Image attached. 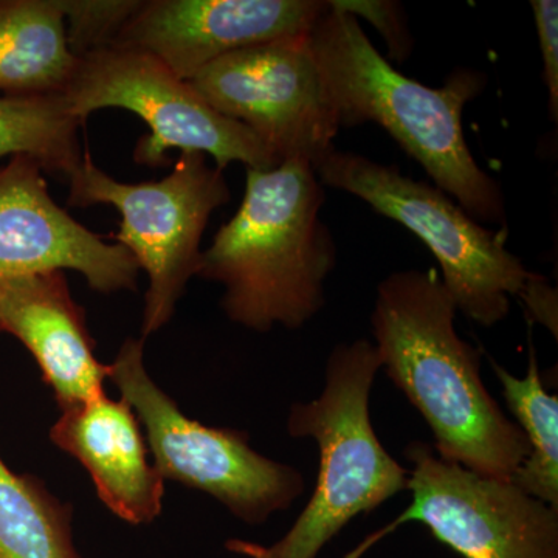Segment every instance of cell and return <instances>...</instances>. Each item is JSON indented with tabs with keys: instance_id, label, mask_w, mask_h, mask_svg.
I'll return each instance as SVG.
<instances>
[{
	"instance_id": "obj_1",
	"label": "cell",
	"mask_w": 558,
	"mask_h": 558,
	"mask_svg": "<svg viewBox=\"0 0 558 558\" xmlns=\"http://www.w3.org/2000/svg\"><path fill=\"white\" fill-rule=\"evenodd\" d=\"M457 312L438 270L396 271L377 286L373 344L381 369L427 422L440 459L510 481L527 439L484 387L480 351L458 336Z\"/></svg>"
},
{
	"instance_id": "obj_2",
	"label": "cell",
	"mask_w": 558,
	"mask_h": 558,
	"mask_svg": "<svg viewBox=\"0 0 558 558\" xmlns=\"http://www.w3.org/2000/svg\"><path fill=\"white\" fill-rule=\"evenodd\" d=\"M307 36L340 128L379 124L473 219L508 229L502 191L473 157L462 128L465 106L486 86L484 73L459 69L440 89L411 80L336 0Z\"/></svg>"
},
{
	"instance_id": "obj_3",
	"label": "cell",
	"mask_w": 558,
	"mask_h": 558,
	"mask_svg": "<svg viewBox=\"0 0 558 558\" xmlns=\"http://www.w3.org/2000/svg\"><path fill=\"white\" fill-rule=\"evenodd\" d=\"M325 189L310 161L245 170L240 208L202 252L197 277L223 288L227 317L255 332L303 328L325 306L336 242L322 220Z\"/></svg>"
},
{
	"instance_id": "obj_4",
	"label": "cell",
	"mask_w": 558,
	"mask_h": 558,
	"mask_svg": "<svg viewBox=\"0 0 558 558\" xmlns=\"http://www.w3.org/2000/svg\"><path fill=\"white\" fill-rule=\"evenodd\" d=\"M380 369L369 340L332 349L322 395L290 407L288 417L292 438L317 444L314 494L284 537L270 546L230 539L231 553L248 558H317L352 520L409 490V470L381 446L371 422V389Z\"/></svg>"
},
{
	"instance_id": "obj_5",
	"label": "cell",
	"mask_w": 558,
	"mask_h": 558,
	"mask_svg": "<svg viewBox=\"0 0 558 558\" xmlns=\"http://www.w3.org/2000/svg\"><path fill=\"white\" fill-rule=\"evenodd\" d=\"M314 171L323 186L359 197L416 234L461 314L484 328L508 317L510 296L519 299L532 274L506 247L508 229H486L435 185L360 154L332 149Z\"/></svg>"
},
{
	"instance_id": "obj_6",
	"label": "cell",
	"mask_w": 558,
	"mask_h": 558,
	"mask_svg": "<svg viewBox=\"0 0 558 558\" xmlns=\"http://www.w3.org/2000/svg\"><path fill=\"white\" fill-rule=\"evenodd\" d=\"M230 199L223 171L209 167L202 153H180L170 174L157 182H120L100 170L89 153L70 174L69 205L119 209L120 231L113 240L148 275L143 340L170 323L186 284L199 274L208 220Z\"/></svg>"
},
{
	"instance_id": "obj_7",
	"label": "cell",
	"mask_w": 558,
	"mask_h": 558,
	"mask_svg": "<svg viewBox=\"0 0 558 558\" xmlns=\"http://www.w3.org/2000/svg\"><path fill=\"white\" fill-rule=\"evenodd\" d=\"M143 351L145 340L124 341L108 365V379L145 428L161 478L204 492L247 524L266 523L304 494L299 470L253 450L247 433L207 427L183 414L150 379Z\"/></svg>"
},
{
	"instance_id": "obj_8",
	"label": "cell",
	"mask_w": 558,
	"mask_h": 558,
	"mask_svg": "<svg viewBox=\"0 0 558 558\" xmlns=\"http://www.w3.org/2000/svg\"><path fill=\"white\" fill-rule=\"evenodd\" d=\"M61 95L83 123L109 108L131 110L145 121L149 134L134 150L145 167H163L171 149L211 156L220 171L233 161L255 170L281 163L248 128L220 116L190 81L142 51L106 47L84 54Z\"/></svg>"
},
{
	"instance_id": "obj_9",
	"label": "cell",
	"mask_w": 558,
	"mask_h": 558,
	"mask_svg": "<svg viewBox=\"0 0 558 558\" xmlns=\"http://www.w3.org/2000/svg\"><path fill=\"white\" fill-rule=\"evenodd\" d=\"M307 35L233 51L190 83L216 112L248 128L279 161L301 159L314 167L336 149L341 128Z\"/></svg>"
},
{
	"instance_id": "obj_10",
	"label": "cell",
	"mask_w": 558,
	"mask_h": 558,
	"mask_svg": "<svg viewBox=\"0 0 558 558\" xmlns=\"http://www.w3.org/2000/svg\"><path fill=\"white\" fill-rule=\"evenodd\" d=\"M410 508L399 523H421L462 558H558V510L510 481L444 461L432 444L405 449Z\"/></svg>"
},
{
	"instance_id": "obj_11",
	"label": "cell",
	"mask_w": 558,
	"mask_h": 558,
	"mask_svg": "<svg viewBox=\"0 0 558 558\" xmlns=\"http://www.w3.org/2000/svg\"><path fill=\"white\" fill-rule=\"evenodd\" d=\"M43 172L28 156L0 167V284L73 270L98 293L135 290L140 267L130 250L73 219L50 196Z\"/></svg>"
},
{
	"instance_id": "obj_12",
	"label": "cell",
	"mask_w": 558,
	"mask_h": 558,
	"mask_svg": "<svg viewBox=\"0 0 558 558\" xmlns=\"http://www.w3.org/2000/svg\"><path fill=\"white\" fill-rule=\"evenodd\" d=\"M326 10L319 0H149L109 47L142 51L190 81L233 51L307 35Z\"/></svg>"
},
{
	"instance_id": "obj_13",
	"label": "cell",
	"mask_w": 558,
	"mask_h": 558,
	"mask_svg": "<svg viewBox=\"0 0 558 558\" xmlns=\"http://www.w3.org/2000/svg\"><path fill=\"white\" fill-rule=\"evenodd\" d=\"M0 332L27 348L60 410L106 392L108 365L95 357L86 315L73 300L64 271L0 284Z\"/></svg>"
},
{
	"instance_id": "obj_14",
	"label": "cell",
	"mask_w": 558,
	"mask_h": 558,
	"mask_svg": "<svg viewBox=\"0 0 558 558\" xmlns=\"http://www.w3.org/2000/svg\"><path fill=\"white\" fill-rule=\"evenodd\" d=\"M50 438L87 470L98 498L113 515L131 524L153 523L160 515L165 480L149 462L130 403L101 392L61 410Z\"/></svg>"
},
{
	"instance_id": "obj_15",
	"label": "cell",
	"mask_w": 558,
	"mask_h": 558,
	"mask_svg": "<svg viewBox=\"0 0 558 558\" xmlns=\"http://www.w3.org/2000/svg\"><path fill=\"white\" fill-rule=\"evenodd\" d=\"M78 60L58 0H0V90L5 95L62 94Z\"/></svg>"
},
{
	"instance_id": "obj_16",
	"label": "cell",
	"mask_w": 558,
	"mask_h": 558,
	"mask_svg": "<svg viewBox=\"0 0 558 558\" xmlns=\"http://www.w3.org/2000/svg\"><path fill=\"white\" fill-rule=\"evenodd\" d=\"M502 398L529 444V454L510 483L558 510V396L546 391L534 344L527 373L517 377L490 359Z\"/></svg>"
},
{
	"instance_id": "obj_17",
	"label": "cell",
	"mask_w": 558,
	"mask_h": 558,
	"mask_svg": "<svg viewBox=\"0 0 558 558\" xmlns=\"http://www.w3.org/2000/svg\"><path fill=\"white\" fill-rule=\"evenodd\" d=\"M0 558H83L73 542L72 508L39 480L0 458Z\"/></svg>"
},
{
	"instance_id": "obj_18",
	"label": "cell",
	"mask_w": 558,
	"mask_h": 558,
	"mask_svg": "<svg viewBox=\"0 0 558 558\" xmlns=\"http://www.w3.org/2000/svg\"><path fill=\"white\" fill-rule=\"evenodd\" d=\"M83 124L61 94L0 97V159L28 156L44 171L69 179L83 160Z\"/></svg>"
},
{
	"instance_id": "obj_19",
	"label": "cell",
	"mask_w": 558,
	"mask_h": 558,
	"mask_svg": "<svg viewBox=\"0 0 558 558\" xmlns=\"http://www.w3.org/2000/svg\"><path fill=\"white\" fill-rule=\"evenodd\" d=\"M68 27L70 50L84 57L106 49L140 9V0H58Z\"/></svg>"
},
{
	"instance_id": "obj_20",
	"label": "cell",
	"mask_w": 558,
	"mask_h": 558,
	"mask_svg": "<svg viewBox=\"0 0 558 558\" xmlns=\"http://www.w3.org/2000/svg\"><path fill=\"white\" fill-rule=\"evenodd\" d=\"M337 5L355 17L368 20L387 39L389 53L399 61L409 57L411 40L405 28L402 11L395 2H369V0H336Z\"/></svg>"
},
{
	"instance_id": "obj_21",
	"label": "cell",
	"mask_w": 558,
	"mask_h": 558,
	"mask_svg": "<svg viewBox=\"0 0 558 558\" xmlns=\"http://www.w3.org/2000/svg\"><path fill=\"white\" fill-rule=\"evenodd\" d=\"M539 51L543 58V78L549 95L550 119L558 120V2L532 0Z\"/></svg>"
},
{
	"instance_id": "obj_22",
	"label": "cell",
	"mask_w": 558,
	"mask_h": 558,
	"mask_svg": "<svg viewBox=\"0 0 558 558\" xmlns=\"http://www.w3.org/2000/svg\"><path fill=\"white\" fill-rule=\"evenodd\" d=\"M519 299L526 307L529 322L545 326L557 339V292L550 288L548 279L532 271Z\"/></svg>"
}]
</instances>
